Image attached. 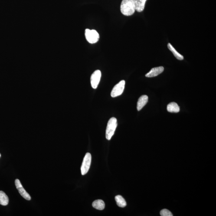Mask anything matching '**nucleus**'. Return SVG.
Wrapping results in <instances>:
<instances>
[{
  "mask_svg": "<svg viewBox=\"0 0 216 216\" xmlns=\"http://www.w3.org/2000/svg\"><path fill=\"white\" fill-rule=\"evenodd\" d=\"M121 11L126 16H130L134 13L136 10L133 0H122L121 5Z\"/></svg>",
  "mask_w": 216,
  "mask_h": 216,
  "instance_id": "f257e3e1",
  "label": "nucleus"
},
{
  "mask_svg": "<svg viewBox=\"0 0 216 216\" xmlns=\"http://www.w3.org/2000/svg\"><path fill=\"white\" fill-rule=\"evenodd\" d=\"M117 126V119L115 117L111 118L108 122L106 131V138L108 140L111 139Z\"/></svg>",
  "mask_w": 216,
  "mask_h": 216,
  "instance_id": "f03ea898",
  "label": "nucleus"
},
{
  "mask_svg": "<svg viewBox=\"0 0 216 216\" xmlns=\"http://www.w3.org/2000/svg\"><path fill=\"white\" fill-rule=\"evenodd\" d=\"M85 36L89 43L94 44L97 43L99 39V34L95 30L86 29L85 31Z\"/></svg>",
  "mask_w": 216,
  "mask_h": 216,
  "instance_id": "7ed1b4c3",
  "label": "nucleus"
},
{
  "mask_svg": "<svg viewBox=\"0 0 216 216\" xmlns=\"http://www.w3.org/2000/svg\"><path fill=\"white\" fill-rule=\"evenodd\" d=\"M91 155L90 153H86L81 167V174L84 175L88 172L91 164Z\"/></svg>",
  "mask_w": 216,
  "mask_h": 216,
  "instance_id": "20e7f679",
  "label": "nucleus"
},
{
  "mask_svg": "<svg viewBox=\"0 0 216 216\" xmlns=\"http://www.w3.org/2000/svg\"><path fill=\"white\" fill-rule=\"evenodd\" d=\"M125 84V80H122L115 85L111 92V96L112 97H116L121 95L124 90Z\"/></svg>",
  "mask_w": 216,
  "mask_h": 216,
  "instance_id": "39448f33",
  "label": "nucleus"
},
{
  "mask_svg": "<svg viewBox=\"0 0 216 216\" xmlns=\"http://www.w3.org/2000/svg\"><path fill=\"white\" fill-rule=\"evenodd\" d=\"M101 77V73L99 70H95L91 75V77H90V83H91L92 87L93 89L97 88L100 81Z\"/></svg>",
  "mask_w": 216,
  "mask_h": 216,
  "instance_id": "423d86ee",
  "label": "nucleus"
},
{
  "mask_svg": "<svg viewBox=\"0 0 216 216\" xmlns=\"http://www.w3.org/2000/svg\"><path fill=\"white\" fill-rule=\"evenodd\" d=\"M15 184L17 189L18 190V192H19V193L24 198H25V199L28 200V201L31 200V196H30L28 193L25 191V190L24 189L19 180L18 179H16Z\"/></svg>",
  "mask_w": 216,
  "mask_h": 216,
  "instance_id": "0eeeda50",
  "label": "nucleus"
},
{
  "mask_svg": "<svg viewBox=\"0 0 216 216\" xmlns=\"http://www.w3.org/2000/svg\"><path fill=\"white\" fill-rule=\"evenodd\" d=\"M164 68L163 67H158L153 68L151 69L149 73L145 75L147 77H156L163 72Z\"/></svg>",
  "mask_w": 216,
  "mask_h": 216,
  "instance_id": "6e6552de",
  "label": "nucleus"
},
{
  "mask_svg": "<svg viewBox=\"0 0 216 216\" xmlns=\"http://www.w3.org/2000/svg\"><path fill=\"white\" fill-rule=\"evenodd\" d=\"M147 0H133L135 10L138 12H141L145 9V3Z\"/></svg>",
  "mask_w": 216,
  "mask_h": 216,
  "instance_id": "1a4fd4ad",
  "label": "nucleus"
},
{
  "mask_svg": "<svg viewBox=\"0 0 216 216\" xmlns=\"http://www.w3.org/2000/svg\"><path fill=\"white\" fill-rule=\"evenodd\" d=\"M148 101V96L146 95H143L139 98L137 103V109L140 111L147 104Z\"/></svg>",
  "mask_w": 216,
  "mask_h": 216,
  "instance_id": "9d476101",
  "label": "nucleus"
},
{
  "mask_svg": "<svg viewBox=\"0 0 216 216\" xmlns=\"http://www.w3.org/2000/svg\"><path fill=\"white\" fill-rule=\"evenodd\" d=\"M167 110L170 113H177L179 112L180 108L177 104L175 102H172L168 105Z\"/></svg>",
  "mask_w": 216,
  "mask_h": 216,
  "instance_id": "9b49d317",
  "label": "nucleus"
},
{
  "mask_svg": "<svg viewBox=\"0 0 216 216\" xmlns=\"http://www.w3.org/2000/svg\"><path fill=\"white\" fill-rule=\"evenodd\" d=\"M92 205L94 208L99 210H103L105 207L104 202L102 200H97L94 201Z\"/></svg>",
  "mask_w": 216,
  "mask_h": 216,
  "instance_id": "f8f14e48",
  "label": "nucleus"
},
{
  "mask_svg": "<svg viewBox=\"0 0 216 216\" xmlns=\"http://www.w3.org/2000/svg\"><path fill=\"white\" fill-rule=\"evenodd\" d=\"M167 47L168 49H169V50H170L171 52H172V53H173V54H174V56H175V57L178 60H183V56L180 54L179 53H178V52L171 45V43H168Z\"/></svg>",
  "mask_w": 216,
  "mask_h": 216,
  "instance_id": "ddd939ff",
  "label": "nucleus"
},
{
  "mask_svg": "<svg viewBox=\"0 0 216 216\" xmlns=\"http://www.w3.org/2000/svg\"><path fill=\"white\" fill-rule=\"evenodd\" d=\"M9 199L5 192L0 191V204L3 206H6L8 203Z\"/></svg>",
  "mask_w": 216,
  "mask_h": 216,
  "instance_id": "4468645a",
  "label": "nucleus"
},
{
  "mask_svg": "<svg viewBox=\"0 0 216 216\" xmlns=\"http://www.w3.org/2000/svg\"><path fill=\"white\" fill-rule=\"evenodd\" d=\"M115 199L118 206L121 208H124L126 206V202L121 196L119 195L116 196L115 197Z\"/></svg>",
  "mask_w": 216,
  "mask_h": 216,
  "instance_id": "2eb2a0df",
  "label": "nucleus"
},
{
  "mask_svg": "<svg viewBox=\"0 0 216 216\" xmlns=\"http://www.w3.org/2000/svg\"><path fill=\"white\" fill-rule=\"evenodd\" d=\"M160 214L162 216H172L173 214L170 211L167 209H164L160 212Z\"/></svg>",
  "mask_w": 216,
  "mask_h": 216,
  "instance_id": "dca6fc26",
  "label": "nucleus"
},
{
  "mask_svg": "<svg viewBox=\"0 0 216 216\" xmlns=\"http://www.w3.org/2000/svg\"><path fill=\"white\" fill-rule=\"evenodd\" d=\"M1 154H0V157H1Z\"/></svg>",
  "mask_w": 216,
  "mask_h": 216,
  "instance_id": "f3484780",
  "label": "nucleus"
}]
</instances>
